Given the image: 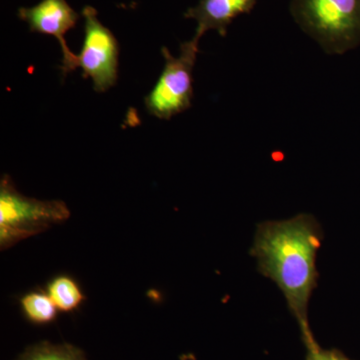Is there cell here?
<instances>
[{"label":"cell","instance_id":"1","mask_svg":"<svg viewBox=\"0 0 360 360\" xmlns=\"http://www.w3.org/2000/svg\"><path fill=\"white\" fill-rule=\"evenodd\" d=\"M321 243L319 221L302 213L258 224L250 250L258 271L283 292L307 347L316 342L310 330L309 307L319 279L316 258Z\"/></svg>","mask_w":360,"mask_h":360},{"label":"cell","instance_id":"2","mask_svg":"<svg viewBox=\"0 0 360 360\" xmlns=\"http://www.w3.org/2000/svg\"><path fill=\"white\" fill-rule=\"evenodd\" d=\"M293 20L329 56L360 44V0H291Z\"/></svg>","mask_w":360,"mask_h":360},{"label":"cell","instance_id":"3","mask_svg":"<svg viewBox=\"0 0 360 360\" xmlns=\"http://www.w3.org/2000/svg\"><path fill=\"white\" fill-rule=\"evenodd\" d=\"M61 200L26 198L16 191L7 175L0 182V248L7 250L23 239L44 232L70 219Z\"/></svg>","mask_w":360,"mask_h":360},{"label":"cell","instance_id":"4","mask_svg":"<svg viewBox=\"0 0 360 360\" xmlns=\"http://www.w3.org/2000/svg\"><path fill=\"white\" fill-rule=\"evenodd\" d=\"M200 39L193 37L180 45L179 56H172L167 47H162L165 68L158 84L146 97L149 115L170 120L191 106L193 97V68L198 54Z\"/></svg>","mask_w":360,"mask_h":360},{"label":"cell","instance_id":"5","mask_svg":"<svg viewBox=\"0 0 360 360\" xmlns=\"http://www.w3.org/2000/svg\"><path fill=\"white\" fill-rule=\"evenodd\" d=\"M84 41L82 51L77 54L75 68H82L84 77H90L94 89L104 92L115 84L118 75L117 40L112 32L97 18L96 9L85 6Z\"/></svg>","mask_w":360,"mask_h":360},{"label":"cell","instance_id":"6","mask_svg":"<svg viewBox=\"0 0 360 360\" xmlns=\"http://www.w3.org/2000/svg\"><path fill=\"white\" fill-rule=\"evenodd\" d=\"M18 16L27 23L32 32L52 35L58 40L63 51V75L75 70L77 54L68 49L65 35L77 25L79 14L71 8L66 0H42L35 6L20 8Z\"/></svg>","mask_w":360,"mask_h":360},{"label":"cell","instance_id":"7","mask_svg":"<svg viewBox=\"0 0 360 360\" xmlns=\"http://www.w3.org/2000/svg\"><path fill=\"white\" fill-rule=\"evenodd\" d=\"M255 4L257 0H200L184 16L198 23L194 37L201 39L210 30H215L224 37L234 18L250 13Z\"/></svg>","mask_w":360,"mask_h":360},{"label":"cell","instance_id":"8","mask_svg":"<svg viewBox=\"0 0 360 360\" xmlns=\"http://www.w3.org/2000/svg\"><path fill=\"white\" fill-rule=\"evenodd\" d=\"M47 295L51 296L58 310L73 311L82 304L84 295L77 281L68 276H59L52 279L47 286Z\"/></svg>","mask_w":360,"mask_h":360},{"label":"cell","instance_id":"9","mask_svg":"<svg viewBox=\"0 0 360 360\" xmlns=\"http://www.w3.org/2000/svg\"><path fill=\"white\" fill-rule=\"evenodd\" d=\"M21 309L28 321L37 324L49 323L56 319L58 307L51 296L40 291H32L20 300Z\"/></svg>","mask_w":360,"mask_h":360},{"label":"cell","instance_id":"10","mask_svg":"<svg viewBox=\"0 0 360 360\" xmlns=\"http://www.w3.org/2000/svg\"><path fill=\"white\" fill-rule=\"evenodd\" d=\"M20 360H84L77 348L70 345H41L26 352Z\"/></svg>","mask_w":360,"mask_h":360},{"label":"cell","instance_id":"11","mask_svg":"<svg viewBox=\"0 0 360 360\" xmlns=\"http://www.w3.org/2000/svg\"><path fill=\"white\" fill-rule=\"evenodd\" d=\"M307 360H350L345 354L335 349H323L319 347V343L307 347Z\"/></svg>","mask_w":360,"mask_h":360}]
</instances>
